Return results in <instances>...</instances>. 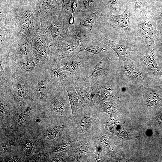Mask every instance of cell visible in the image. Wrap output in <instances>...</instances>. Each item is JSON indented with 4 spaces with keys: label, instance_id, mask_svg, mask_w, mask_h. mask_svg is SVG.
<instances>
[{
    "label": "cell",
    "instance_id": "28",
    "mask_svg": "<svg viewBox=\"0 0 162 162\" xmlns=\"http://www.w3.org/2000/svg\"><path fill=\"white\" fill-rule=\"evenodd\" d=\"M120 0H108V3L112 8L116 9L118 6Z\"/></svg>",
    "mask_w": 162,
    "mask_h": 162
},
{
    "label": "cell",
    "instance_id": "17",
    "mask_svg": "<svg viewBox=\"0 0 162 162\" xmlns=\"http://www.w3.org/2000/svg\"><path fill=\"white\" fill-rule=\"evenodd\" d=\"M135 10L146 15L150 12L149 5L146 0H133Z\"/></svg>",
    "mask_w": 162,
    "mask_h": 162
},
{
    "label": "cell",
    "instance_id": "23",
    "mask_svg": "<svg viewBox=\"0 0 162 162\" xmlns=\"http://www.w3.org/2000/svg\"><path fill=\"white\" fill-rule=\"evenodd\" d=\"M40 8L43 10H48L54 7L55 0H39Z\"/></svg>",
    "mask_w": 162,
    "mask_h": 162
},
{
    "label": "cell",
    "instance_id": "31",
    "mask_svg": "<svg viewBox=\"0 0 162 162\" xmlns=\"http://www.w3.org/2000/svg\"><path fill=\"white\" fill-rule=\"evenodd\" d=\"M100 142L106 147L109 146V142L106 137L104 136H101L100 140Z\"/></svg>",
    "mask_w": 162,
    "mask_h": 162
},
{
    "label": "cell",
    "instance_id": "12",
    "mask_svg": "<svg viewBox=\"0 0 162 162\" xmlns=\"http://www.w3.org/2000/svg\"><path fill=\"white\" fill-rule=\"evenodd\" d=\"M33 97L38 102L46 99L49 90L53 86L46 71L31 82Z\"/></svg>",
    "mask_w": 162,
    "mask_h": 162
},
{
    "label": "cell",
    "instance_id": "38",
    "mask_svg": "<svg viewBox=\"0 0 162 162\" xmlns=\"http://www.w3.org/2000/svg\"><path fill=\"white\" fill-rule=\"evenodd\" d=\"M154 1H161V0H153Z\"/></svg>",
    "mask_w": 162,
    "mask_h": 162
},
{
    "label": "cell",
    "instance_id": "22",
    "mask_svg": "<svg viewBox=\"0 0 162 162\" xmlns=\"http://www.w3.org/2000/svg\"><path fill=\"white\" fill-rule=\"evenodd\" d=\"M91 122L92 120L90 117H84L82 118L79 124L80 129L83 131H87L90 127Z\"/></svg>",
    "mask_w": 162,
    "mask_h": 162
},
{
    "label": "cell",
    "instance_id": "6",
    "mask_svg": "<svg viewBox=\"0 0 162 162\" xmlns=\"http://www.w3.org/2000/svg\"><path fill=\"white\" fill-rule=\"evenodd\" d=\"M157 26L152 19L146 15H144L139 21V34L147 49L154 50L155 37L158 33L157 30Z\"/></svg>",
    "mask_w": 162,
    "mask_h": 162
},
{
    "label": "cell",
    "instance_id": "1",
    "mask_svg": "<svg viewBox=\"0 0 162 162\" xmlns=\"http://www.w3.org/2000/svg\"><path fill=\"white\" fill-rule=\"evenodd\" d=\"M138 59L118 62L115 75L117 80L126 81L140 88L147 83L151 80L148 70L143 60Z\"/></svg>",
    "mask_w": 162,
    "mask_h": 162
},
{
    "label": "cell",
    "instance_id": "27",
    "mask_svg": "<svg viewBox=\"0 0 162 162\" xmlns=\"http://www.w3.org/2000/svg\"><path fill=\"white\" fill-rule=\"evenodd\" d=\"M77 0H74L72 5V13L69 20V23L70 24H73L74 21V13L77 6Z\"/></svg>",
    "mask_w": 162,
    "mask_h": 162
},
{
    "label": "cell",
    "instance_id": "24",
    "mask_svg": "<svg viewBox=\"0 0 162 162\" xmlns=\"http://www.w3.org/2000/svg\"><path fill=\"white\" fill-rule=\"evenodd\" d=\"M34 46L36 49L44 48L47 46L45 43L40 38L35 40L34 43Z\"/></svg>",
    "mask_w": 162,
    "mask_h": 162
},
{
    "label": "cell",
    "instance_id": "5",
    "mask_svg": "<svg viewBox=\"0 0 162 162\" xmlns=\"http://www.w3.org/2000/svg\"><path fill=\"white\" fill-rule=\"evenodd\" d=\"M99 41L112 49L117 54L118 62L140 58L137 50L134 46L127 43L117 42L100 36Z\"/></svg>",
    "mask_w": 162,
    "mask_h": 162
},
{
    "label": "cell",
    "instance_id": "33",
    "mask_svg": "<svg viewBox=\"0 0 162 162\" xmlns=\"http://www.w3.org/2000/svg\"><path fill=\"white\" fill-rule=\"evenodd\" d=\"M95 158L96 160V162H102L103 159L100 153L98 151L95 152Z\"/></svg>",
    "mask_w": 162,
    "mask_h": 162
},
{
    "label": "cell",
    "instance_id": "36",
    "mask_svg": "<svg viewBox=\"0 0 162 162\" xmlns=\"http://www.w3.org/2000/svg\"><path fill=\"white\" fill-rule=\"evenodd\" d=\"M93 0H84V3L85 5H88L91 3Z\"/></svg>",
    "mask_w": 162,
    "mask_h": 162
},
{
    "label": "cell",
    "instance_id": "25",
    "mask_svg": "<svg viewBox=\"0 0 162 162\" xmlns=\"http://www.w3.org/2000/svg\"><path fill=\"white\" fill-rule=\"evenodd\" d=\"M70 145L69 142H64L56 146L55 149L56 152H62L67 149L69 147Z\"/></svg>",
    "mask_w": 162,
    "mask_h": 162
},
{
    "label": "cell",
    "instance_id": "39",
    "mask_svg": "<svg viewBox=\"0 0 162 162\" xmlns=\"http://www.w3.org/2000/svg\"></svg>",
    "mask_w": 162,
    "mask_h": 162
},
{
    "label": "cell",
    "instance_id": "15",
    "mask_svg": "<svg viewBox=\"0 0 162 162\" xmlns=\"http://www.w3.org/2000/svg\"><path fill=\"white\" fill-rule=\"evenodd\" d=\"M65 89L67 92L72 115L74 116L80 107L78 94L73 83L66 87Z\"/></svg>",
    "mask_w": 162,
    "mask_h": 162
},
{
    "label": "cell",
    "instance_id": "16",
    "mask_svg": "<svg viewBox=\"0 0 162 162\" xmlns=\"http://www.w3.org/2000/svg\"><path fill=\"white\" fill-rule=\"evenodd\" d=\"M106 50V48L102 46L93 42L82 40L81 41L80 48L76 53L78 54L82 51H86L93 54L98 55Z\"/></svg>",
    "mask_w": 162,
    "mask_h": 162
},
{
    "label": "cell",
    "instance_id": "14",
    "mask_svg": "<svg viewBox=\"0 0 162 162\" xmlns=\"http://www.w3.org/2000/svg\"><path fill=\"white\" fill-rule=\"evenodd\" d=\"M111 18L114 25L120 30L127 31L130 29V9L128 5L126 4L124 12L118 15L111 14Z\"/></svg>",
    "mask_w": 162,
    "mask_h": 162
},
{
    "label": "cell",
    "instance_id": "4",
    "mask_svg": "<svg viewBox=\"0 0 162 162\" xmlns=\"http://www.w3.org/2000/svg\"><path fill=\"white\" fill-rule=\"evenodd\" d=\"M94 100H112L120 97V88L118 81L112 77L92 86Z\"/></svg>",
    "mask_w": 162,
    "mask_h": 162
},
{
    "label": "cell",
    "instance_id": "8",
    "mask_svg": "<svg viewBox=\"0 0 162 162\" xmlns=\"http://www.w3.org/2000/svg\"><path fill=\"white\" fill-rule=\"evenodd\" d=\"M11 95L19 104H23L27 100L30 99L33 97L31 82L23 78L15 76Z\"/></svg>",
    "mask_w": 162,
    "mask_h": 162
},
{
    "label": "cell",
    "instance_id": "30",
    "mask_svg": "<svg viewBox=\"0 0 162 162\" xmlns=\"http://www.w3.org/2000/svg\"><path fill=\"white\" fill-rule=\"evenodd\" d=\"M59 30L58 28L56 27L52 28L51 29V33L53 37L58 36L59 34Z\"/></svg>",
    "mask_w": 162,
    "mask_h": 162
},
{
    "label": "cell",
    "instance_id": "13",
    "mask_svg": "<svg viewBox=\"0 0 162 162\" xmlns=\"http://www.w3.org/2000/svg\"><path fill=\"white\" fill-rule=\"evenodd\" d=\"M143 60L147 68L150 77L162 76V72L158 66L154 50L147 49Z\"/></svg>",
    "mask_w": 162,
    "mask_h": 162
},
{
    "label": "cell",
    "instance_id": "2",
    "mask_svg": "<svg viewBox=\"0 0 162 162\" xmlns=\"http://www.w3.org/2000/svg\"><path fill=\"white\" fill-rule=\"evenodd\" d=\"M9 62L15 76L31 82L45 73L49 66L40 63L33 55L31 57L28 56L14 62Z\"/></svg>",
    "mask_w": 162,
    "mask_h": 162
},
{
    "label": "cell",
    "instance_id": "20",
    "mask_svg": "<svg viewBox=\"0 0 162 162\" xmlns=\"http://www.w3.org/2000/svg\"><path fill=\"white\" fill-rule=\"evenodd\" d=\"M33 106L31 104H29L28 105L24 110L19 114L17 119L18 124H23L31 114Z\"/></svg>",
    "mask_w": 162,
    "mask_h": 162
},
{
    "label": "cell",
    "instance_id": "21",
    "mask_svg": "<svg viewBox=\"0 0 162 162\" xmlns=\"http://www.w3.org/2000/svg\"><path fill=\"white\" fill-rule=\"evenodd\" d=\"M97 17V15L94 13L86 16L83 20L82 26L86 28H91L95 24Z\"/></svg>",
    "mask_w": 162,
    "mask_h": 162
},
{
    "label": "cell",
    "instance_id": "35",
    "mask_svg": "<svg viewBox=\"0 0 162 162\" xmlns=\"http://www.w3.org/2000/svg\"><path fill=\"white\" fill-rule=\"evenodd\" d=\"M54 160L56 162H63L64 160L62 158L60 157H55L54 158Z\"/></svg>",
    "mask_w": 162,
    "mask_h": 162
},
{
    "label": "cell",
    "instance_id": "34",
    "mask_svg": "<svg viewBox=\"0 0 162 162\" xmlns=\"http://www.w3.org/2000/svg\"><path fill=\"white\" fill-rule=\"evenodd\" d=\"M63 6L69 5L71 2V0H61Z\"/></svg>",
    "mask_w": 162,
    "mask_h": 162
},
{
    "label": "cell",
    "instance_id": "9",
    "mask_svg": "<svg viewBox=\"0 0 162 162\" xmlns=\"http://www.w3.org/2000/svg\"><path fill=\"white\" fill-rule=\"evenodd\" d=\"M72 83L77 93L80 106L86 107L93 104L92 86L84 77L74 76Z\"/></svg>",
    "mask_w": 162,
    "mask_h": 162
},
{
    "label": "cell",
    "instance_id": "19",
    "mask_svg": "<svg viewBox=\"0 0 162 162\" xmlns=\"http://www.w3.org/2000/svg\"><path fill=\"white\" fill-rule=\"evenodd\" d=\"M101 103V106L105 111L108 112L113 113L116 112L118 110V106L117 104L113 101H104Z\"/></svg>",
    "mask_w": 162,
    "mask_h": 162
},
{
    "label": "cell",
    "instance_id": "37",
    "mask_svg": "<svg viewBox=\"0 0 162 162\" xmlns=\"http://www.w3.org/2000/svg\"><path fill=\"white\" fill-rule=\"evenodd\" d=\"M160 17L161 18H162V11L161 12V13L160 14Z\"/></svg>",
    "mask_w": 162,
    "mask_h": 162
},
{
    "label": "cell",
    "instance_id": "18",
    "mask_svg": "<svg viewBox=\"0 0 162 162\" xmlns=\"http://www.w3.org/2000/svg\"><path fill=\"white\" fill-rule=\"evenodd\" d=\"M63 127L56 126L48 129L46 132V137L49 139H53L61 134Z\"/></svg>",
    "mask_w": 162,
    "mask_h": 162
},
{
    "label": "cell",
    "instance_id": "7",
    "mask_svg": "<svg viewBox=\"0 0 162 162\" xmlns=\"http://www.w3.org/2000/svg\"><path fill=\"white\" fill-rule=\"evenodd\" d=\"M1 95H10L15 82V76L9 62L8 58H0Z\"/></svg>",
    "mask_w": 162,
    "mask_h": 162
},
{
    "label": "cell",
    "instance_id": "3",
    "mask_svg": "<svg viewBox=\"0 0 162 162\" xmlns=\"http://www.w3.org/2000/svg\"><path fill=\"white\" fill-rule=\"evenodd\" d=\"M118 62L106 55L97 63L91 74L84 78L92 86L110 79L116 73Z\"/></svg>",
    "mask_w": 162,
    "mask_h": 162
},
{
    "label": "cell",
    "instance_id": "11",
    "mask_svg": "<svg viewBox=\"0 0 162 162\" xmlns=\"http://www.w3.org/2000/svg\"><path fill=\"white\" fill-rule=\"evenodd\" d=\"M77 54L75 53L63 58L56 65L73 76H78L79 71L87 64L89 58L79 57Z\"/></svg>",
    "mask_w": 162,
    "mask_h": 162
},
{
    "label": "cell",
    "instance_id": "10",
    "mask_svg": "<svg viewBox=\"0 0 162 162\" xmlns=\"http://www.w3.org/2000/svg\"><path fill=\"white\" fill-rule=\"evenodd\" d=\"M50 81L53 86L65 88L72 83L73 78L75 76L68 71L63 70L57 65H50L46 70Z\"/></svg>",
    "mask_w": 162,
    "mask_h": 162
},
{
    "label": "cell",
    "instance_id": "26",
    "mask_svg": "<svg viewBox=\"0 0 162 162\" xmlns=\"http://www.w3.org/2000/svg\"><path fill=\"white\" fill-rule=\"evenodd\" d=\"M33 148V144L31 141L27 140L25 142L23 146V149L25 152L29 153L32 151Z\"/></svg>",
    "mask_w": 162,
    "mask_h": 162
},
{
    "label": "cell",
    "instance_id": "32",
    "mask_svg": "<svg viewBox=\"0 0 162 162\" xmlns=\"http://www.w3.org/2000/svg\"><path fill=\"white\" fill-rule=\"evenodd\" d=\"M41 159V156L39 154L37 153L34 154L32 158L33 162H40Z\"/></svg>",
    "mask_w": 162,
    "mask_h": 162
},
{
    "label": "cell",
    "instance_id": "29",
    "mask_svg": "<svg viewBox=\"0 0 162 162\" xmlns=\"http://www.w3.org/2000/svg\"><path fill=\"white\" fill-rule=\"evenodd\" d=\"M88 150V147L86 145H83L80 146L77 148V151L80 153H85Z\"/></svg>",
    "mask_w": 162,
    "mask_h": 162
}]
</instances>
